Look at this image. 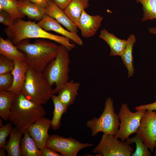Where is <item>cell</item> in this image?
<instances>
[{
  "label": "cell",
  "instance_id": "21",
  "mask_svg": "<svg viewBox=\"0 0 156 156\" xmlns=\"http://www.w3.org/2000/svg\"><path fill=\"white\" fill-rule=\"evenodd\" d=\"M136 41L134 35H130L127 40L126 47L121 56L122 60L127 70L128 77H132L134 74L133 49Z\"/></svg>",
  "mask_w": 156,
  "mask_h": 156
},
{
  "label": "cell",
  "instance_id": "23",
  "mask_svg": "<svg viewBox=\"0 0 156 156\" xmlns=\"http://www.w3.org/2000/svg\"><path fill=\"white\" fill-rule=\"evenodd\" d=\"M23 134L20 145L21 156H41V150L27 130L25 131Z\"/></svg>",
  "mask_w": 156,
  "mask_h": 156
},
{
  "label": "cell",
  "instance_id": "26",
  "mask_svg": "<svg viewBox=\"0 0 156 156\" xmlns=\"http://www.w3.org/2000/svg\"><path fill=\"white\" fill-rule=\"evenodd\" d=\"M17 0H0V10L8 14L14 22L25 16L20 11Z\"/></svg>",
  "mask_w": 156,
  "mask_h": 156
},
{
  "label": "cell",
  "instance_id": "16",
  "mask_svg": "<svg viewBox=\"0 0 156 156\" xmlns=\"http://www.w3.org/2000/svg\"><path fill=\"white\" fill-rule=\"evenodd\" d=\"M109 46L110 56H121L126 47L127 40L119 38L105 29L101 30L99 36Z\"/></svg>",
  "mask_w": 156,
  "mask_h": 156
},
{
  "label": "cell",
  "instance_id": "20",
  "mask_svg": "<svg viewBox=\"0 0 156 156\" xmlns=\"http://www.w3.org/2000/svg\"><path fill=\"white\" fill-rule=\"evenodd\" d=\"M89 5V0H73L64 10L76 25L83 11Z\"/></svg>",
  "mask_w": 156,
  "mask_h": 156
},
{
  "label": "cell",
  "instance_id": "29",
  "mask_svg": "<svg viewBox=\"0 0 156 156\" xmlns=\"http://www.w3.org/2000/svg\"><path fill=\"white\" fill-rule=\"evenodd\" d=\"M14 66V62L0 55V75L5 73H11Z\"/></svg>",
  "mask_w": 156,
  "mask_h": 156
},
{
  "label": "cell",
  "instance_id": "27",
  "mask_svg": "<svg viewBox=\"0 0 156 156\" xmlns=\"http://www.w3.org/2000/svg\"><path fill=\"white\" fill-rule=\"evenodd\" d=\"M142 5L143 16L142 20L156 19V0H135Z\"/></svg>",
  "mask_w": 156,
  "mask_h": 156
},
{
  "label": "cell",
  "instance_id": "25",
  "mask_svg": "<svg viewBox=\"0 0 156 156\" xmlns=\"http://www.w3.org/2000/svg\"><path fill=\"white\" fill-rule=\"evenodd\" d=\"M14 95L10 91L0 90V116L5 121L8 120Z\"/></svg>",
  "mask_w": 156,
  "mask_h": 156
},
{
  "label": "cell",
  "instance_id": "17",
  "mask_svg": "<svg viewBox=\"0 0 156 156\" xmlns=\"http://www.w3.org/2000/svg\"><path fill=\"white\" fill-rule=\"evenodd\" d=\"M0 54L14 61H25V54L19 50L9 39L0 37Z\"/></svg>",
  "mask_w": 156,
  "mask_h": 156
},
{
  "label": "cell",
  "instance_id": "5",
  "mask_svg": "<svg viewBox=\"0 0 156 156\" xmlns=\"http://www.w3.org/2000/svg\"><path fill=\"white\" fill-rule=\"evenodd\" d=\"M68 51L64 46L60 44L57 55L42 72L44 77L51 86L55 84L53 94L58 93L68 81L70 62Z\"/></svg>",
  "mask_w": 156,
  "mask_h": 156
},
{
  "label": "cell",
  "instance_id": "12",
  "mask_svg": "<svg viewBox=\"0 0 156 156\" xmlns=\"http://www.w3.org/2000/svg\"><path fill=\"white\" fill-rule=\"evenodd\" d=\"M103 17L99 15H90L83 10L76 26L85 38L93 36L100 27Z\"/></svg>",
  "mask_w": 156,
  "mask_h": 156
},
{
  "label": "cell",
  "instance_id": "37",
  "mask_svg": "<svg viewBox=\"0 0 156 156\" xmlns=\"http://www.w3.org/2000/svg\"><path fill=\"white\" fill-rule=\"evenodd\" d=\"M149 31L151 33L156 35V27H153L148 29Z\"/></svg>",
  "mask_w": 156,
  "mask_h": 156
},
{
  "label": "cell",
  "instance_id": "31",
  "mask_svg": "<svg viewBox=\"0 0 156 156\" xmlns=\"http://www.w3.org/2000/svg\"><path fill=\"white\" fill-rule=\"evenodd\" d=\"M10 122L0 127V148L3 147L6 144V140L13 129Z\"/></svg>",
  "mask_w": 156,
  "mask_h": 156
},
{
  "label": "cell",
  "instance_id": "39",
  "mask_svg": "<svg viewBox=\"0 0 156 156\" xmlns=\"http://www.w3.org/2000/svg\"><path fill=\"white\" fill-rule=\"evenodd\" d=\"M0 126L1 127L3 126V125L2 124V120L1 119V118H0Z\"/></svg>",
  "mask_w": 156,
  "mask_h": 156
},
{
  "label": "cell",
  "instance_id": "11",
  "mask_svg": "<svg viewBox=\"0 0 156 156\" xmlns=\"http://www.w3.org/2000/svg\"><path fill=\"white\" fill-rule=\"evenodd\" d=\"M51 127V120L43 117L31 125L27 129L40 150L46 146L50 136L48 131Z\"/></svg>",
  "mask_w": 156,
  "mask_h": 156
},
{
  "label": "cell",
  "instance_id": "28",
  "mask_svg": "<svg viewBox=\"0 0 156 156\" xmlns=\"http://www.w3.org/2000/svg\"><path fill=\"white\" fill-rule=\"evenodd\" d=\"M130 144L135 143L136 147L132 156H151V155L148 148L145 144L140 138L137 134L132 138H128L126 140Z\"/></svg>",
  "mask_w": 156,
  "mask_h": 156
},
{
  "label": "cell",
  "instance_id": "10",
  "mask_svg": "<svg viewBox=\"0 0 156 156\" xmlns=\"http://www.w3.org/2000/svg\"><path fill=\"white\" fill-rule=\"evenodd\" d=\"M136 133L153 152L156 144V112L146 110L141 118Z\"/></svg>",
  "mask_w": 156,
  "mask_h": 156
},
{
  "label": "cell",
  "instance_id": "40",
  "mask_svg": "<svg viewBox=\"0 0 156 156\" xmlns=\"http://www.w3.org/2000/svg\"><path fill=\"white\" fill-rule=\"evenodd\" d=\"M155 151L154 156H156V146H155Z\"/></svg>",
  "mask_w": 156,
  "mask_h": 156
},
{
  "label": "cell",
  "instance_id": "41",
  "mask_svg": "<svg viewBox=\"0 0 156 156\" xmlns=\"http://www.w3.org/2000/svg\"><path fill=\"white\" fill-rule=\"evenodd\" d=\"M17 1H20V0H17Z\"/></svg>",
  "mask_w": 156,
  "mask_h": 156
},
{
  "label": "cell",
  "instance_id": "4",
  "mask_svg": "<svg viewBox=\"0 0 156 156\" xmlns=\"http://www.w3.org/2000/svg\"><path fill=\"white\" fill-rule=\"evenodd\" d=\"M53 90L42 72L37 71L29 66L21 90L28 99L37 104H45L51 99Z\"/></svg>",
  "mask_w": 156,
  "mask_h": 156
},
{
  "label": "cell",
  "instance_id": "34",
  "mask_svg": "<svg viewBox=\"0 0 156 156\" xmlns=\"http://www.w3.org/2000/svg\"><path fill=\"white\" fill-rule=\"evenodd\" d=\"M135 109L136 111L141 110H156V101L152 103L136 106Z\"/></svg>",
  "mask_w": 156,
  "mask_h": 156
},
{
  "label": "cell",
  "instance_id": "32",
  "mask_svg": "<svg viewBox=\"0 0 156 156\" xmlns=\"http://www.w3.org/2000/svg\"><path fill=\"white\" fill-rule=\"evenodd\" d=\"M0 22L9 27L13 24L14 21L8 14L2 10H0Z\"/></svg>",
  "mask_w": 156,
  "mask_h": 156
},
{
  "label": "cell",
  "instance_id": "1",
  "mask_svg": "<svg viewBox=\"0 0 156 156\" xmlns=\"http://www.w3.org/2000/svg\"><path fill=\"white\" fill-rule=\"evenodd\" d=\"M4 32L15 45L24 40L38 38L53 41L64 46L69 51L75 46L68 38L50 33L34 22L25 21L21 18L16 20L12 25L5 28Z\"/></svg>",
  "mask_w": 156,
  "mask_h": 156
},
{
  "label": "cell",
  "instance_id": "9",
  "mask_svg": "<svg viewBox=\"0 0 156 156\" xmlns=\"http://www.w3.org/2000/svg\"><path fill=\"white\" fill-rule=\"evenodd\" d=\"M93 144L81 143L71 137L66 138L56 134L50 136L46 146L60 153L63 156H76L79 152Z\"/></svg>",
  "mask_w": 156,
  "mask_h": 156
},
{
  "label": "cell",
  "instance_id": "6",
  "mask_svg": "<svg viewBox=\"0 0 156 156\" xmlns=\"http://www.w3.org/2000/svg\"><path fill=\"white\" fill-rule=\"evenodd\" d=\"M119 125V118L118 114L114 112L113 101L111 97L106 99L104 109L100 116L94 118L86 123L87 127L91 130L92 136L99 132L115 135Z\"/></svg>",
  "mask_w": 156,
  "mask_h": 156
},
{
  "label": "cell",
  "instance_id": "38",
  "mask_svg": "<svg viewBox=\"0 0 156 156\" xmlns=\"http://www.w3.org/2000/svg\"><path fill=\"white\" fill-rule=\"evenodd\" d=\"M0 156H5L6 155L5 152V149L4 147L0 148Z\"/></svg>",
  "mask_w": 156,
  "mask_h": 156
},
{
  "label": "cell",
  "instance_id": "24",
  "mask_svg": "<svg viewBox=\"0 0 156 156\" xmlns=\"http://www.w3.org/2000/svg\"><path fill=\"white\" fill-rule=\"evenodd\" d=\"M51 99L54 106L53 117L51 120V127L53 130H57L61 125L62 116L66 112L68 107L62 103L55 94L52 95Z\"/></svg>",
  "mask_w": 156,
  "mask_h": 156
},
{
  "label": "cell",
  "instance_id": "18",
  "mask_svg": "<svg viewBox=\"0 0 156 156\" xmlns=\"http://www.w3.org/2000/svg\"><path fill=\"white\" fill-rule=\"evenodd\" d=\"M80 84L73 80L68 82L58 92L57 95L61 102L68 107L74 102Z\"/></svg>",
  "mask_w": 156,
  "mask_h": 156
},
{
  "label": "cell",
  "instance_id": "15",
  "mask_svg": "<svg viewBox=\"0 0 156 156\" xmlns=\"http://www.w3.org/2000/svg\"><path fill=\"white\" fill-rule=\"evenodd\" d=\"M14 62V67L11 73L13 77V82L8 91L16 94L21 91L26 79V72L29 65L24 61Z\"/></svg>",
  "mask_w": 156,
  "mask_h": 156
},
{
  "label": "cell",
  "instance_id": "19",
  "mask_svg": "<svg viewBox=\"0 0 156 156\" xmlns=\"http://www.w3.org/2000/svg\"><path fill=\"white\" fill-rule=\"evenodd\" d=\"M18 8L21 12L29 18L39 21L45 14V9L28 0L17 1Z\"/></svg>",
  "mask_w": 156,
  "mask_h": 156
},
{
  "label": "cell",
  "instance_id": "7",
  "mask_svg": "<svg viewBox=\"0 0 156 156\" xmlns=\"http://www.w3.org/2000/svg\"><path fill=\"white\" fill-rule=\"evenodd\" d=\"M115 135L103 134L99 144L92 152L98 156H130L134 151L127 141L118 139Z\"/></svg>",
  "mask_w": 156,
  "mask_h": 156
},
{
  "label": "cell",
  "instance_id": "8",
  "mask_svg": "<svg viewBox=\"0 0 156 156\" xmlns=\"http://www.w3.org/2000/svg\"><path fill=\"white\" fill-rule=\"evenodd\" d=\"M146 111L138 110L133 112L131 111L127 103L122 104L118 114L120 122L115 136L120 138L122 141H125L130 135L135 133Z\"/></svg>",
  "mask_w": 156,
  "mask_h": 156
},
{
  "label": "cell",
  "instance_id": "33",
  "mask_svg": "<svg viewBox=\"0 0 156 156\" xmlns=\"http://www.w3.org/2000/svg\"><path fill=\"white\" fill-rule=\"evenodd\" d=\"M41 150V156H61V154L46 146Z\"/></svg>",
  "mask_w": 156,
  "mask_h": 156
},
{
  "label": "cell",
  "instance_id": "36",
  "mask_svg": "<svg viewBox=\"0 0 156 156\" xmlns=\"http://www.w3.org/2000/svg\"><path fill=\"white\" fill-rule=\"evenodd\" d=\"M60 8L64 10L73 0H52Z\"/></svg>",
  "mask_w": 156,
  "mask_h": 156
},
{
  "label": "cell",
  "instance_id": "13",
  "mask_svg": "<svg viewBox=\"0 0 156 156\" xmlns=\"http://www.w3.org/2000/svg\"><path fill=\"white\" fill-rule=\"evenodd\" d=\"M38 23L47 31H54L68 38L79 46L83 44L82 40L77 33L72 32L65 29L56 20L47 14H45Z\"/></svg>",
  "mask_w": 156,
  "mask_h": 156
},
{
  "label": "cell",
  "instance_id": "3",
  "mask_svg": "<svg viewBox=\"0 0 156 156\" xmlns=\"http://www.w3.org/2000/svg\"><path fill=\"white\" fill-rule=\"evenodd\" d=\"M18 49L25 55V61L34 70L43 72L49 63L57 55L59 45L43 39L31 43L27 39L16 45Z\"/></svg>",
  "mask_w": 156,
  "mask_h": 156
},
{
  "label": "cell",
  "instance_id": "22",
  "mask_svg": "<svg viewBox=\"0 0 156 156\" xmlns=\"http://www.w3.org/2000/svg\"><path fill=\"white\" fill-rule=\"evenodd\" d=\"M23 134L15 127L12 129L9 141L3 147L8 156H21L20 145L22 136Z\"/></svg>",
  "mask_w": 156,
  "mask_h": 156
},
{
  "label": "cell",
  "instance_id": "35",
  "mask_svg": "<svg viewBox=\"0 0 156 156\" xmlns=\"http://www.w3.org/2000/svg\"><path fill=\"white\" fill-rule=\"evenodd\" d=\"M38 6L45 9L49 5L50 0H28Z\"/></svg>",
  "mask_w": 156,
  "mask_h": 156
},
{
  "label": "cell",
  "instance_id": "14",
  "mask_svg": "<svg viewBox=\"0 0 156 156\" xmlns=\"http://www.w3.org/2000/svg\"><path fill=\"white\" fill-rule=\"evenodd\" d=\"M45 14L53 18L68 30L77 33L78 28L64 12V10L58 7L52 0L45 9Z\"/></svg>",
  "mask_w": 156,
  "mask_h": 156
},
{
  "label": "cell",
  "instance_id": "2",
  "mask_svg": "<svg viewBox=\"0 0 156 156\" xmlns=\"http://www.w3.org/2000/svg\"><path fill=\"white\" fill-rule=\"evenodd\" d=\"M46 114L42 105L29 100L21 91L15 94L8 120L24 134L29 126Z\"/></svg>",
  "mask_w": 156,
  "mask_h": 156
},
{
  "label": "cell",
  "instance_id": "30",
  "mask_svg": "<svg viewBox=\"0 0 156 156\" xmlns=\"http://www.w3.org/2000/svg\"><path fill=\"white\" fill-rule=\"evenodd\" d=\"M13 77L11 73L0 75V90L8 91L12 86Z\"/></svg>",
  "mask_w": 156,
  "mask_h": 156
}]
</instances>
